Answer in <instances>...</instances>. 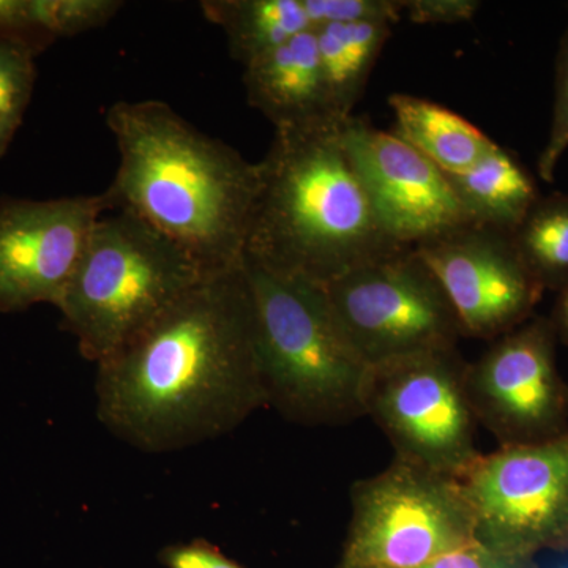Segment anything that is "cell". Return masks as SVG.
Returning a JSON list of instances; mask_svg holds the SVG:
<instances>
[{
	"label": "cell",
	"instance_id": "obj_1",
	"mask_svg": "<svg viewBox=\"0 0 568 568\" xmlns=\"http://www.w3.org/2000/svg\"><path fill=\"white\" fill-rule=\"evenodd\" d=\"M95 392L104 428L148 454L200 446L267 406L245 264L205 274L97 365Z\"/></svg>",
	"mask_w": 568,
	"mask_h": 568
},
{
	"label": "cell",
	"instance_id": "obj_5",
	"mask_svg": "<svg viewBox=\"0 0 568 568\" xmlns=\"http://www.w3.org/2000/svg\"><path fill=\"white\" fill-rule=\"evenodd\" d=\"M204 275L189 253L140 216L106 212L55 308L82 357L100 365Z\"/></svg>",
	"mask_w": 568,
	"mask_h": 568
},
{
	"label": "cell",
	"instance_id": "obj_20",
	"mask_svg": "<svg viewBox=\"0 0 568 568\" xmlns=\"http://www.w3.org/2000/svg\"><path fill=\"white\" fill-rule=\"evenodd\" d=\"M37 55L28 44L0 40V159L9 151L31 102Z\"/></svg>",
	"mask_w": 568,
	"mask_h": 568
},
{
	"label": "cell",
	"instance_id": "obj_16",
	"mask_svg": "<svg viewBox=\"0 0 568 568\" xmlns=\"http://www.w3.org/2000/svg\"><path fill=\"white\" fill-rule=\"evenodd\" d=\"M388 104L396 119L395 133L446 174L470 170L497 145L473 122L432 100L392 93Z\"/></svg>",
	"mask_w": 568,
	"mask_h": 568
},
{
	"label": "cell",
	"instance_id": "obj_21",
	"mask_svg": "<svg viewBox=\"0 0 568 568\" xmlns=\"http://www.w3.org/2000/svg\"><path fill=\"white\" fill-rule=\"evenodd\" d=\"M122 6L119 0H29L33 26L52 41L102 28Z\"/></svg>",
	"mask_w": 568,
	"mask_h": 568
},
{
	"label": "cell",
	"instance_id": "obj_3",
	"mask_svg": "<svg viewBox=\"0 0 568 568\" xmlns=\"http://www.w3.org/2000/svg\"><path fill=\"white\" fill-rule=\"evenodd\" d=\"M345 121L327 118L275 129L260 162L245 263L325 286L407 248L377 219L346 148Z\"/></svg>",
	"mask_w": 568,
	"mask_h": 568
},
{
	"label": "cell",
	"instance_id": "obj_17",
	"mask_svg": "<svg viewBox=\"0 0 568 568\" xmlns=\"http://www.w3.org/2000/svg\"><path fill=\"white\" fill-rule=\"evenodd\" d=\"M388 22H331L313 29L332 111L351 118L390 39Z\"/></svg>",
	"mask_w": 568,
	"mask_h": 568
},
{
	"label": "cell",
	"instance_id": "obj_19",
	"mask_svg": "<svg viewBox=\"0 0 568 568\" xmlns=\"http://www.w3.org/2000/svg\"><path fill=\"white\" fill-rule=\"evenodd\" d=\"M511 235L545 291L559 293L568 286V193L538 197Z\"/></svg>",
	"mask_w": 568,
	"mask_h": 568
},
{
	"label": "cell",
	"instance_id": "obj_28",
	"mask_svg": "<svg viewBox=\"0 0 568 568\" xmlns=\"http://www.w3.org/2000/svg\"><path fill=\"white\" fill-rule=\"evenodd\" d=\"M552 328H555L558 342L568 346V286L558 293L555 308H552L551 317Z\"/></svg>",
	"mask_w": 568,
	"mask_h": 568
},
{
	"label": "cell",
	"instance_id": "obj_25",
	"mask_svg": "<svg viewBox=\"0 0 568 568\" xmlns=\"http://www.w3.org/2000/svg\"><path fill=\"white\" fill-rule=\"evenodd\" d=\"M416 568H537V566L534 559L500 555L484 545L473 544Z\"/></svg>",
	"mask_w": 568,
	"mask_h": 568
},
{
	"label": "cell",
	"instance_id": "obj_22",
	"mask_svg": "<svg viewBox=\"0 0 568 568\" xmlns=\"http://www.w3.org/2000/svg\"><path fill=\"white\" fill-rule=\"evenodd\" d=\"M568 151V22L556 55L555 106L548 140L537 160V173L545 182L555 181L556 168Z\"/></svg>",
	"mask_w": 568,
	"mask_h": 568
},
{
	"label": "cell",
	"instance_id": "obj_24",
	"mask_svg": "<svg viewBox=\"0 0 568 568\" xmlns=\"http://www.w3.org/2000/svg\"><path fill=\"white\" fill-rule=\"evenodd\" d=\"M477 0H403V14L414 24H458L476 17Z\"/></svg>",
	"mask_w": 568,
	"mask_h": 568
},
{
	"label": "cell",
	"instance_id": "obj_6",
	"mask_svg": "<svg viewBox=\"0 0 568 568\" xmlns=\"http://www.w3.org/2000/svg\"><path fill=\"white\" fill-rule=\"evenodd\" d=\"M477 544L459 478L398 457L351 489L338 568H416Z\"/></svg>",
	"mask_w": 568,
	"mask_h": 568
},
{
	"label": "cell",
	"instance_id": "obj_27",
	"mask_svg": "<svg viewBox=\"0 0 568 568\" xmlns=\"http://www.w3.org/2000/svg\"><path fill=\"white\" fill-rule=\"evenodd\" d=\"M159 558L164 568H244L204 538L164 547Z\"/></svg>",
	"mask_w": 568,
	"mask_h": 568
},
{
	"label": "cell",
	"instance_id": "obj_7",
	"mask_svg": "<svg viewBox=\"0 0 568 568\" xmlns=\"http://www.w3.org/2000/svg\"><path fill=\"white\" fill-rule=\"evenodd\" d=\"M347 345L368 368L463 338L443 287L416 248H403L323 286Z\"/></svg>",
	"mask_w": 568,
	"mask_h": 568
},
{
	"label": "cell",
	"instance_id": "obj_18",
	"mask_svg": "<svg viewBox=\"0 0 568 568\" xmlns=\"http://www.w3.org/2000/svg\"><path fill=\"white\" fill-rule=\"evenodd\" d=\"M201 10L223 29L231 54L245 67L313 29L305 0H205Z\"/></svg>",
	"mask_w": 568,
	"mask_h": 568
},
{
	"label": "cell",
	"instance_id": "obj_11",
	"mask_svg": "<svg viewBox=\"0 0 568 568\" xmlns=\"http://www.w3.org/2000/svg\"><path fill=\"white\" fill-rule=\"evenodd\" d=\"M416 252L443 287L463 336L469 338L495 342L528 323L545 293L507 231L469 224Z\"/></svg>",
	"mask_w": 568,
	"mask_h": 568
},
{
	"label": "cell",
	"instance_id": "obj_14",
	"mask_svg": "<svg viewBox=\"0 0 568 568\" xmlns=\"http://www.w3.org/2000/svg\"><path fill=\"white\" fill-rule=\"evenodd\" d=\"M244 81L248 103L275 129L338 118L328 100L313 29L246 65Z\"/></svg>",
	"mask_w": 568,
	"mask_h": 568
},
{
	"label": "cell",
	"instance_id": "obj_4",
	"mask_svg": "<svg viewBox=\"0 0 568 568\" xmlns=\"http://www.w3.org/2000/svg\"><path fill=\"white\" fill-rule=\"evenodd\" d=\"M244 264L267 406L308 426L365 416L369 368L339 332L323 286Z\"/></svg>",
	"mask_w": 568,
	"mask_h": 568
},
{
	"label": "cell",
	"instance_id": "obj_9",
	"mask_svg": "<svg viewBox=\"0 0 568 568\" xmlns=\"http://www.w3.org/2000/svg\"><path fill=\"white\" fill-rule=\"evenodd\" d=\"M459 481L477 544L528 559L544 549L560 551L568 532V432L481 454Z\"/></svg>",
	"mask_w": 568,
	"mask_h": 568
},
{
	"label": "cell",
	"instance_id": "obj_2",
	"mask_svg": "<svg viewBox=\"0 0 568 568\" xmlns=\"http://www.w3.org/2000/svg\"><path fill=\"white\" fill-rule=\"evenodd\" d=\"M121 163L104 190L181 246L205 274L244 264L260 163L194 129L164 102H118L106 112Z\"/></svg>",
	"mask_w": 568,
	"mask_h": 568
},
{
	"label": "cell",
	"instance_id": "obj_8",
	"mask_svg": "<svg viewBox=\"0 0 568 568\" xmlns=\"http://www.w3.org/2000/svg\"><path fill=\"white\" fill-rule=\"evenodd\" d=\"M466 368L457 347L369 368L365 416L386 435L395 457L454 478L476 463L481 454Z\"/></svg>",
	"mask_w": 568,
	"mask_h": 568
},
{
	"label": "cell",
	"instance_id": "obj_10",
	"mask_svg": "<svg viewBox=\"0 0 568 568\" xmlns=\"http://www.w3.org/2000/svg\"><path fill=\"white\" fill-rule=\"evenodd\" d=\"M556 343L549 317H532L467 364L474 416L499 447L547 443L568 432V384Z\"/></svg>",
	"mask_w": 568,
	"mask_h": 568
},
{
	"label": "cell",
	"instance_id": "obj_13",
	"mask_svg": "<svg viewBox=\"0 0 568 568\" xmlns=\"http://www.w3.org/2000/svg\"><path fill=\"white\" fill-rule=\"evenodd\" d=\"M343 136L377 219L396 244L417 248L476 224L459 204L447 174L395 132L351 115Z\"/></svg>",
	"mask_w": 568,
	"mask_h": 568
},
{
	"label": "cell",
	"instance_id": "obj_29",
	"mask_svg": "<svg viewBox=\"0 0 568 568\" xmlns=\"http://www.w3.org/2000/svg\"><path fill=\"white\" fill-rule=\"evenodd\" d=\"M560 551H568V532L566 536V540H564L562 548H560Z\"/></svg>",
	"mask_w": 568,
	"mask_h": 568
},
{
	"label": "cell",
	"instance_id": "obj_12",
	"mask_svg": "<svg viewBox=\"0 0 568 568\" xmlns=\"http://www.w3.org/2000/svg\"><path fill=\"white\" fill-rule=\"evenodd\" d=\"M112 212L106 194L0 201V313L61 302L95 224Z\"/></svg>",
	"mask_w": 568,
	"mask_h": 568
},
{
	"label": "cell",
	"instance_id": "obj_15",
	"mask_svg": "<svg viewBox=\"0 0 568 568\" xmlns=\"http://www.w3.org/2000/svg\"><path fill=\"white\" fill-rule=\"evenodd\" d=\"M447 179L473 223L507 233L517 230L541 196L528 168L499 144L476 166Z\"/></svg>",
	"mask_w": 568,
	"mask_h": 568
},
{
	"label": "cell",
	"instance_id": "obj_23",
	"mask_svg": "<svg viewBox=\"0 0 568 568\" xmlns=\"http://www.w3.org/2000/svg\"><path fill=\"white\" fill-rule=\"evenodd\" d=\"M313 29L331 22H388L403 17V0H305Z\"/></svg>",
	"mask_w": 568,
	"mask_h": 568
},
{
	"label": "cell",
	"instance_id": "obj_26",
	"mask_svg": "<svg viewBox=\"0 0 568 568\" xmlns=\"http://www.w3.org/2000/svg\"><path fill=\"white\" fill-rule=\"evenodd\" d=\"M0 40L28 44L39 54L54 43L33 26L29 0H0Z\"/></svg>",
	"mask_w": 568,
	"mask_h": 568
}]
</instances>
